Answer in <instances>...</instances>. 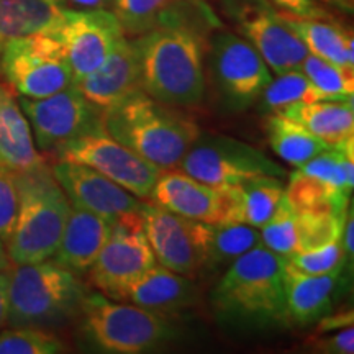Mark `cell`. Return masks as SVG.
Wrapping results in <instances>:
<instances>
[{"label":"cell","mask_w":354,"mask_h":354,"mask_svg":"<svg viewBox=\"0 0 354 354\" xmlns=\"http://www.w3.org/2000/svg\"><path fill=\"white\" fill-rule=\"evenodd\" d=\"M135 41L146 94L180 109L201 104L205 94L203 38L184 12L167 17Z\"/></svg>","instance_id":"1"},{"label":"cell","mask_w":354,"mask_h":354,"mask_svg":"<svg viewBox=\"0 0 354 354\" xmlns=\"http://www.w3.org/2000/svg\"><path fill=\"white\" fill-rule=\"evenodd\" d=\"M286 258L258 245L228 266L210 294L215 315L253 328L289 325Z\"/></svg>","instance_id":"2"},{"label":"cell","mask_w":354,"mask_h":354,"mask_svg":"<svg viewBox=\"0 0 354 354\" xmlns=\"http://www.w3.org/2000/svg\"><path fill=\"white\" fill-rule=\"evenodd\" d=\"M102 120L109 136L162 171L177 169L201 133L187 112L153 99L143 88L105 109Z\"/></svg>","instance_id":"3"},{"label":"cell","mask_w":354,"mask_h":354,"mask_svg":"<svg viewBox=\"0 0 354 354\" xmlns=\"http://www.w3.org/2000/svg\"><path fill=\"white\" fill-rule=\"evenodd\" d=\"M20 205L15 228L7 241L12 264H33L51 259L59 246L71 202L46 162L17 172Z\"/></svg>","instance_id":"4"},{"label":"cell","mask_w":354,"mask_h":354,"mask_svg":"<svg viewBox=\"0 0 354 354\" xmlns=\"http://www.w3.org/2000/svg\"><path fill=\"white\" fill-rule=\"evenodd\" d=\"M87 286L81 277L55 261L13 264L8 271V318L10 326L59 325L81 312Z\"/></svg>","instance_id":"5"},{"label":"cell","mask_w":354,"mask_h":354,"mask_svg":"<svg viewBox=\"0 0 354 354\" xmlns=\"http://www.w3.org/2000/svg\"><path fill=\"white\" fill-rule=\"evenodd\" d=\"M79 313L88 338L107 353H146L174 336L166 317L138 305L120 304L100 292H87Z\"/></svg>","instance_id":"6"},{"label":"cell","mask_w":354,"mask_h":354,"mask_svg":"<svg viewBox=\"0 0 354 354\" xmlns=\"http://www.w3.org/2000/svg\"><path fill=\"white\" fill-rule=\"evenodd\" d=\"M0 76L17 95L28 99H43L74 84L63 48L48 33L8 39L0 51Z\"/></svg>","instance_id":"7"},{"label":"cell","mask_w":354,"mask_h":354,"mask_svg":"<svg viewBox=\"0 0 354 354\" xmlns=\"http://www.w3.org/2000/svg\"><path fill=\"white\" fill-rule=\"evenodd\" d=\"M179 169L214 187H228L261 176L282 177L286 171L254 146L232 136L198 133Z\"/></svg>","instance_id":"8"},{"label":"cell","mask_w":354,"mask_h":354,"mask_svg":"<svg viewBox=\"0 0 354 354\" xmlns=\"http://www.w3.org/2000/svg\"><path fill=\"white\" fill-rule=\"evenodd\" d=\"M158 264L141 214L123 215L113 221L107 243L87 271L88 282L105 297L125 302L127 292Z\"/></svg>","instance_id":"9"},{"label":"cell","mask_w":354,"mask_h":354,"mask_svg":"<svg viewBox=\"0 0 354 354\" xmlns=\"http://www.w3.org/2000/svg\"><path fill=\"white\" fill-rule=\"evenodd\" d=\"M209 73L221 99L234 110L253 105L272 79L253 44L225 30L215 32L209 41Z\"/></svg>","instance_id":"10"},{"label":"cell","mask_w":354,"mask_h":354,"mask_svg":"<svg viewBox=\"0 0 354 354\" xmlns=\"http://www.w3.org/2000/svg\"><path fill=\"white\" fill-rule=\"evenodd\" d=\"M53 154L57 161H73L92 167L143 201L151 197L154 184L162 172L161 167L118 143L105 130L71 140L57 146Z\"/></svg>","instance_id":"11"},{"label":"cell","mask_w":354,"mask_h":354,"mask_svg":"<svg viewBox=\"0 0 354 354\" xmlns=\"http://www.w3.org/2000/svg\"><path fill=\"white\" fill-rule=\"evenodd\" d=\"M19 104L41 151L53 153L71 140L104 131V110L87 100L76 84L43 99L20 97Z\"/></svg>","instance_id":"12"},{"label":"cell","mask_w":354,"mask_h":354,"mask_svg":"<svg viewBox=\"0 0 354 354\" xmlns=\"http://www.w3.org/2000/svg\"><path fill=\"white\" fill-rule=\"evenodd\" d=\"M141 216L158 264L190 279L203 272L210 223L176 215L151 202H145Z\"/></svg>","instance_id":"13"},{"label":"cell","mask_w":354,"mask_h":354,"mask_svg":"<svg viewBox=\"0 0 354 354\" xmlns=\"http://www.w3.org/2000/svg\"><path fill=\"white\" fill-rule=\"evenodd\" d=\"M223 8L274 74L300 68L308 50L268 0H225Z\"/></svg>","instance_id":"14"},{"label":"cell","mask_w":354,"mask_h":354,"mask_svg":"<svg viewBox=\"0 0 354 354\" xmlns=\"http://www.w3.org/2000/svg\"><path fill=\"white\" fill-rule=\"evenodd\" d=\"M48 35L63 48L74 82L99 68L125 37L117 15L107 8H66L64 19Z\"/></svg>","instance_id":"15"},{"label":"cell","mask_w":354,"mask_h":354,"mask_svg":"<svg viewBox=\"0 0 354 354\" xmlns=\"http://www.w3.org/2000/svg\"><path fill=\"white\" fill-rule=\"evenodd\" d=\"M51 172L64 190L71 207L88 210L112 221L143 210L145 202L86 165L57 161Z\"/></svg>","instance_id":"16"},{"label":"cell","mask_w":354,"mask_h":354,"mask_svg":"<svg viewBox=\"0 0 354 354\" xmlns=\"http://www.w3.org/2000/svg\"><path fill=\"white\" fill-rule=\"evenodd\" d=\"M149 198L161 209L185 218L210 225L223 223V190L202 183L180 169L162 171Z\"/></svg>","instance_id":"17"},{"label":"cell","mask_w":354,"mask_h":354,"mask_svg":"<svg viewBox=\"0 0 354 354\" xmlns=\"http://www.w3.org/2000/svg\"><path fill=\"white\" fill-rule=\"evenodd\" d=\"M74 84L87 100L102 110L138 91L141 88V68L135 38L123 37L99 68Z\"/></svg>","instance_id":"18"},{"label":"cell","mask_w":354,"mask_h":354,"mask_svg":"<svg viewBox=\"0 0 354 354\" xmlns=\"http://www.w3.org/2000/svg\"><path fill=\"white\" fill-rule=\"evenodd\" d=\"M113 221L88 210L71 207L59 246L53 261L76 276H86L107 243Z\"/></svg>","instance_id":"19"},{"label":"cell","mask_w":354,"mask_h":354,"mask_svg":"<svg viewBox=\"0 0 354 354\" xmlns=\"http://www.w3.org/2000/svg\"><path fill=\"white\" fill-rule=\"evenodd\" d=\"M286 307L289 323L310 326L333 312V299L346 282L343 269L326 274H304L286 261Z\"/></svg>","instance_id":"20"},{"label":"cell","mask_w":354,"mask_h":354,"mask_svg":"<svg viewBox=\"0 0 354 354\" xmlns=\"http://www.w3.org/2000/svg\"><path fill=\"white\" fill-rule=\"evenodd\" d=\"M198 287L183 274L156 264L145 272L127 292L125 302L166 317L198 304Z\"/></svg>","instance_id":"21"},{"label":"cell","mask_w":354,"mask_h":354,"mask_svg":"<svg viewBox=\"0 0 354 354\" xmlns=\"http://www.w3.org/2000/svg\"><path fill=\"white\" fill-rule=\"evenodd\" d=\"M225 197L223 223H246L261 228L276 212L286 194L281 177L261 176L236 185L220 187Z\"/></svg>","instance_id":"22"},{"label":"cell","mask_w":354,"mask_h":354,"mask_svg":"<svg viewBox=\"0 0 354 354\" xmlns=\"http://www.w3.org/2000/svg\"><path fill=\"white\" fill-rule=\"evenodd\" d=\"M17 92L0 81V165L20 172L43 165Z\"/></svg>","instance_id":"23"},{"label":"cell","mask_w":354,"mask_h":354,"mask_svg":"<svg viewBox=\"0 0 354 354\" xmlns=\"http://www.w3.org/2000/svg\"><path fill=\"white\" fill-rule=\"evenodd\" d=\"M279 115L297 122L304 128L331 146L353 138L354 113L353 100L299 102L282 109Z\"/></svg>","instance_id":"24"},{"label":"cell","mask_w":354,"mask_h":354,"mask_svg":"<svg viewBox=\"0 0 354 354\" xmlns=\"http://www.w3.org/2000/svg\"><path fill=\"white\" fill-rule=\"evenodd\" d=\"M66 8L61 0H0V48L13 38L51 33Z\"/></svg>","instance_id":"25"},{"label":"cell","mask_w":354,"mask_h":354,"mask_svg":"<svg viewBox=\"0 0 354 354\" xmlns=\"http://www.w3.org/2000/svg\"><path fill=\"white\" fill-rule=\"evenodd\" d=\"M281 17L292 32L302 39L310 55H315L330 63L353 69V33L343 26L326 21L325 19H307L282 12Z\"/></svg>","instance_id":"26"},{"label":"cell","mask_w":354,"mask_h":354,"mask_svg":"<svg viewBox=\"0 0 354 354\" xmlns=\"http://www.w3.org/2000/svg\"><path fill=\"white\" fill-rule=\"evenodd\" d=\"M266 135L272 151L287 165L295 167L331 148V145L317 138L300 123L279 113H272L266 120Z\"/></svg>","instance_id":"27"},{"label":"cell","mask_w":354,"mask_h":354,"mask_svg":"<svg viewBox=\"0 0 354 354\" xmlns=\"http://www.w3.org/2000/svg\"><path fill=\"white\" fill-rule=\"evenodd\" d=\"M289 198L297 212H336L346 214L349 194L328 180L307 174L302 169L292 172L289 185L286 187Z\"/></svg>","instance_id":"28"},{"label":"cell","mask_w":354,"mask_h":354,"mask_svg":"<svg viewBox=\"0 0 354 354\" xmlns=\"http://www.w3.org/2000/svg\"><path fill=\"white\" fill-rule=\"evenodd\" d=\"M261 245L259 228L246 223L212 225L209 251L203 271L227 269L233 261Z\"/></svg>","instance_id":"29"},{"label":"cell","mask_w":354,"mask_h":354,"mask_svg":"<svg viewBox=\"0 0 354 354\" xmlns=\"http://www.w3.org/2000/svg\"><path fill=\"white\" fill-rule=\"evenodd\" d=\"M190 0H113V13L128 38L154 28L174 13L183 12Z\"/></svg>","instance_id":"30"},{"label":"cell","mask_w":354,"mask_h":354,"mask_svg":"<svg viewBox=\"0 0 354 354\" xmlns=\"http://www.w3.org/2000/svg\"><path fill=\"white\" fill-rule=\"evenodd\" d=\"M261 99L264 109L271 113H279L282 109L299 102L328 100L300 69L287 71L277 74L276 79L272 77L261 94Z\"/></svg>","instance_id":"31"},{"label":"cell","mask_w":354,"mask_h":354,"mask_svg":"<svg viewBox=\"0 0 354 354\" xmlns=\"http://www.w3.org/2000/svg\"><path fill=\"white\" fill-rule=\"evenodd\" d=\"M300 71L310 79L322 94L328 100L346 102L353 100L354 94V76L353 69L333 64L330 61L318 57L315 55L305 56L300 64Z\"/></svg>","instance_id":"32"},{"label":"cell","mask_w":354,"mask_h":354,"mask_svg":"<svg viewBox=\"0 0 354 354\" xmlns=\"http://www.w3.org/2000/svg\"><path fill=\"white\" fill-rule=\"evenodd\" d=\"M261 245L282 258H289L299 251L297 210L292 207L289 198L282 197L276 212L259 228Z\"/></svg>","instance_id":"33"},{"label":"cell","mask_w":354,"mask_h":354,"mask_svg":"<svg viewBox=\"0 0 354 354\" xmlns=\"http://www.w3.org/2000/svg\"><path fill=\"white\" fill-rule=\"evenodd\" d=\"M346 214H336V212H297L299 251L317 250V248L342 240Z\"/></svg>","instance_id":"34"},{"label":"cell","mask_w":354,"mask_h":354,"mask_svg":"<svg viewBox=\"0 0 354 354\" xmlns=\"http://www.w3.org/2000/svg\"><path fill=\"white\" fill-rule=\"evenodd\" d=\"M66 344L51 331L37 326H12L0 330V354H57Z\"/></svg>","instance_id":"35"},{"label":"cell","mask_w":354,"mask_h":354,"mask_svg":"<svg viewBox=\"0 0 354 354\" xmlns=\"http://www.w3.org/2000/svg\"><path fill=\"white\" fill-rule=\"evenodd\" d=\"M346 254H344L342 240L330 243L317 250L299 251L287 258V264L304 274H326L331 271L346 269Z\"/></svg>","instance_id":"36"},{"label":"cell","mask_w":354,"mask_h":354,"mask_svg":"<svg viewBox=\"0 0 354 354\" xmlns=\"http://www.w3.org/2000/svg\"><path fill=\"white\" fill-rule=\"evenodd\" d=\"M20 205L17 171L0 165V240L7 245L15 228Z\"/></svg>","instance_id":"37"},{"label":"cell","mask_w":354,"mask_h":354,"mask_svg":"<svg viewBox=\"0 0 354 354\" xmlns=\"http://www.w3.org/2000/svg\"><path fill=\"white\" fill-rule=\"evenodd\" d=\"M333 333V331H331ZM313 348L320 353L328 354H353L354 353V330L353 326L336 330L333 335L317 339Z\"/></svg>","instance_id":"38"},{"label":"cell","mask_w":354,"mask_h":354,"mask_svg":"<svg viewBox=\"0 0 354 354\" xmlns=\"http://www.w3.org/2000/svg\"><path fill=\"white\" fill-rule=\"evenodd\" d=\"M282 12L307 19H330L328 13L318 6L315 0H271Z\"/></svg>","instance_id":"39"},{"label":"cell","mask_w":354,"mask_h":354,"mask_svg":"<svg viewBox=\"0 0 354 354\" xmlns=\"http://www.w3.org/2000/svg\"><path fill=\"white\" fill-rule=\"evenodd\" d=\"M354 317H353V310H348V312H342L333 315V312L325 315L323 318L318 320V333H331V331L346 328V326H353Z\"/></svg>","instance_id":"40"},{"label":"cell","mask_w":354,"mask_h":354,"mask_svg":"<svg viewBox=\"0 0 354 354\" xmlns=\"http://www.w3.org/2000/svg\"><path fill=\"white\" fill-rule=\"evenodd\" d=\"M8 271L0 272V330L7 325L8 318Z\"/></svg>","instance_id":"41"},{"label":"cell","mask_w":354,"mask_h":354,"mask_svg":"<svg viewBox=\"0 0 354 354\" xmlns=\"http://www.w3.org/2000/svg\"><path fill=\"white\" fill-rule=\"evenodd\" d=\"M61 3L66 7L68 3L71 6L81 7L84 10H91V8H107L113 6V0H61Z\"/></svg>","instance_id":"42"},{"label":"cell","mask_w":354,"mask_h":354,"mask_svg":"<svg viewBox=\"0 0 354 354\" xmlns=\"http://www.w3.org/2000/svg\"><path fill=\"white\" fill-rule=\"evenodd\" d=\"M12 266H13L12 261H10V258H8V254H7L6 243L0 240V272L7 271V269H10Z\"/></svg>","instance_id":"43"},{"label":"cell","mask_w":354,"mask_h":354,"mask_svg":"<svg viewBox=\"0 0 354 354\" xmlns=\"http://www.w3.org/2000/svg\"><path fill=\"white\" fill-rule=\"evenodd\" d=\"M330 2H333L335 6L344 8V10H351V0H330Z\"/></svg>","instance_id":"44"},{"label":"cell","mask_w":354,"mask_h":354,"mask_svg":"<svg viewBox=\"0 0 354 354\" xmlns=\"http://www.w3.org/2000/svg\"><path fill=\"white\" fill-rule=\"evenodd\" d=\"M0 51H2V48H0Z\"/></svg>","instance_id":"45"},{"label":"cell","mask_w":354,"mask_h":354,"mask_svg":"<svg viewBox=\"0 0 354 354\" xmlns=\"http://www.w3.org/2000/svg\"><path fill=\"white\" fill-rule=\"evenodd\" d=\"M351 2H353V0H351Z\"/></svg>","instance_id":"46"}]
</instances>
